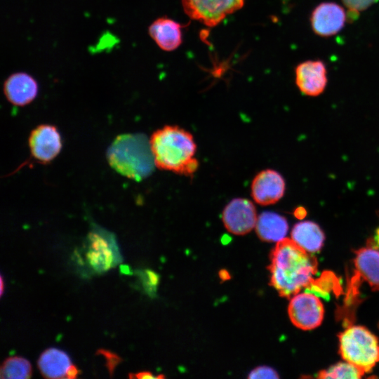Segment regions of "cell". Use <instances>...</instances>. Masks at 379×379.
Listing matches in <instances>:
<instances>
[{
  "mask_svg": "<svg viewBox=\"0 0 379 379\" xmlns=\"http://www.w3.org/2000/svg\"><path fill=\"white\" fill-rule=\"evenodd\" d=\"M79 374V370L78 368L75 365L71 364L66 373L65 378L74 379L77 378Z\"/></svg>",
  "mask_w": 379,
  "mask_h": 379,
  "instance_id": "26",
  "label": "cell"
},
{
  "mask_svg": "<svg viewBox=\"0 0 379 379\" xmlns=\"http://www.w3.org/2000/svg\"><path fill=\"white\" fill-rule=\"evenodd\" d=\"M4 279H3V277L1 276V295H3V293H4Z\"/></svg>",
  "mask_w": 379,
  "mask_h": 379,
  "instance_id": "28",
  "label": "cell"
},
{
  "mask_svg": "<svg viewBox=\"0 0 379 379\" xmlns=\"http://www.w3.org/2000/svg\"><path fill=\"white\" fill-rule=\"evenodd\" d=\"M295 74L298 88L306 95H319L326 88L327 70L321 60H306L300 63L295 69Z\"/></svg>",
  "mask_w": 379,
  "mask_h": 379,
  "instance_id": "13",
  "label": "cell"
},
{
  "mask_svg": "<svg viewBox=\"0 0 379 379\" xmlns=\"http://www.w3.org/2000/svg\"><path fill=\"white\" fill-rule=\"evenodd\" d=\"M248 378H279L277 373L272 368L262 366L253 369L248 376Z\"/></svg>",
  "mask_w": 379,
  "mask_h": 379,
  "instance_id": "23",
  "label": "cell"
},
{
  "mask_svg": "<svg viewBox=\"0 0 379 379\" xmlns=\"http://www.w3.org/2000/svg\"><path fill=\"white\" fill-rule=\"evenodd\" d=\"M222 219L228 232L236 235H244L255 227L258 218L255 207L251 201L237 198L225 206Z\"/></svg>",
  "mask_w": 379,
  "mask_h": 379,
  "instance_id": "9",
  "label": "cell"
},
{
  "mask_svg": "<svg viewBox=\"0 0 379 379\" xmlns=\"http://www.w3.org/2000/svg\"><path fill=\"white\" fill-rule=\"evenodd\" d=\"M285 181L277 171H262L256 175L251 184V196L261 206L275 204L284 195Z\"/></svg>",
  "mask_w": 379,
  "mask_h": 379,
  "instance_id": "11",
  "label": "cell"
},
{
  "mask_svg": "<svg viewBox=\"0 0 379 379\" xmlns=\"http://www.w3.org/2000/svg\"><path fill=\"white\" fill-rule=\"evenodd\" d=\"M28 141L32 158L43 164L53 161L62 147L60 133L51 124H41L34 128L29 134Z\"/></svg>",
  "mask_w": 379,
  "mask_h": 379,
  "instance_id": "8",
  "label": "cell"
},
{
  "mask_svg": "<svg viewBox=\"0 0 379 379\" xmlns=\"http://www.w3.org/2000/svg\"><path fill=\"white\" fill-rule=\"evenodd\" d=\"M32 375L30 363L20 357L7 358L1 365L0 375L2 379H27Z\"/></svg>",
  "mask_w": 379,
  "mask_h": 379,
  "instance_id": "19",
  "label": "cell"
},
{
  "mask_svg": "<svg viewBox=\"0 0 379 379\" xmlns=\"http://www.w3.org/2000/svg\"><path fill=\"white\" fill-rule=\"evenodd\" d=\"M107 159L114 170L136 181L149 175L155 165L149 140L142 133L117 136L107 149Z\"/></svg>",
  "mask_w": 379,
  "mask_h": 379,
  "instance_id": "3",
  "label": "cell"
},
{
  "mask_svg": "<svg viewBox=\"0 0 379 379\" xmlns=\"http://www.w3.org/2000/svg\"><path fill=\"white\" fill-rule=\"evenodd\" d=\"M343 359L362 371L370 372L379 362V340L366 328L350 326L338 336Z\"/></svg>",
  "mask_w": 379,
  "mask_h": 379,
  "instance_id": "4",
  "label": "cell"
},
{
  "mask_svg": "<svg viewBox=\"0 0 379 379\" xmlns=\"http://www.w3.org/2000/svg\"><path fill=\"white\" fill-rule=\"evenodd\" d=\"M128 377L130 378H138V379L164 378L163 375H154L152 373L149 372V371H141L136 373H130L128 375Z\"/></svg>",
  "mask_w": 379,
  "mask_h": 379,
  "instance_id": "25",
  "label": "cell"
},
{
  "mask_svg": "<svg viewBox=\"0 0 379 379\" xmlns=\"http://www.w3.org/2000/svg\"><path fill=\"white\" fill-rule=\"evenodd\" d=\"M305 213H306V211H305L303 208H299L296 211L295 215L297 217L301 216V218H302L304 217Z\"/></svg>",
  "mask_w": 379,
  "mask_h": 379,
  "instance_id": "27",
  "label": "cell"
},
{
  "mask_svg": "<svg viewBox=\"0 0 379 379\" xmlns=\"http://www.w3.org/2000/svg\"><path fill=\"white\" fill-rule=\"evenodd\" d=\"M288 229V222L284 217L269 211L262 213L255 225L258 237L267 242H278L284 239Z\"/></svg>",
  "mask_w": 379,
  "mask_h": 379,
  "instance_id": "17",
  "label": "cell"
},
{
  "mask_svg": "<svg viewBox=\"0 0 379 379\" xmlns=\"http://www.w3.org/2000/svg\"><path fill=\"white\" fill-rule=\"evenodd\" d=\"M342 1L348 10L349 17L354 19L360 12L368 8L378 0H342Z\"/></svg>",
  "mask_w": 379,
  "mask_h": 379,
  "instance_id": "21",
  "label": "cell"
},
{
  "mask_svg": "<svg viewBox=\"0 0 379 379\" xmlns=\"http://www.w3.org/2000/svg\"><path fill=\"white\" fill-rule=\"evenodd\" d=\"M97 354H100L105 358L107 368L112 375L116 366L121 362V359L115 353L106 350H99Z\"/></svg>",
  "mask_w": 379,
  "mask_h": 379,
  "instance_id": "24",
  "label": "cell"
},
{
  "mask_svg": "<svg viewBox=\"0 0 379 379\" xmlns=\"http://www.w3.org/2000/svg\"><path fill=\"white\" fill-rule=\"evenodd\" d=\"M86 260L96 272H104L114 267L121 259L112 234L95 227L88 235Z\"/></svg>",
  "mask_w": 379,
  "mask_h": 379,
  "instance_id": "6",
  "label": "cell"
},
{
  "mask_svg": "<svg viewBox=\"0 0 379 379\" xmlns=\"http://www.w3.org/2000/svg\"><path fill=\"white\" fill-rule=\"evenodd\" d=\"M182 25L166 17L154 20L148 27V33L163 51H173L182 43Z\"/></svg>",
  "mask_w": 379,
  "mask_h": 379,
  "instance_id": "14",
  "label": "cell"
},
{
  "mask_svg": "<svg viewBox=\"0 0 379 379\" xmlns=\"http://www.w3.org/2000/svg\"><path fill=\"white\" fill-rule=\"evenodd\" d=\"M270 259V285L287 298L307 288L317 271L316 258L290 239L277 242Z\"/></svg>",
  "mask_w": 379,
  "mask_h": 379,
  "instance_id": "1",
  "label": "cell"
},
{
  "mask_svg": "<svg viewBox=\"0 0 379 379\" xmlns=\"http://www.w3.org/2000/svg\"><path fill=\"white\" fill-rule=\"evenodd\" d=\"M3 91L8 101L16 106H25L36 98L39 93L37 81L25 72H16L4 81Z\"/></svg>",
  "mask_w": 379,
  "mask_h": 379,
  "instance_id": "12",
  "label": "cell"
},
{
  "mask_svg": "<svg viewBox=\"0 0 379 379\" xmlns=\"http://www.w3.org/2000/svg\"><path fill=\"white\" fill-rule=\"evenodd\" d=\"M376 240L378 241V242L379 243V230H378L377 232V239Z\"/></svg>",
  "mask_w": 379,
  "mask_h": 379,
  "instance_id": "29",
  "label": "cell"
},
{
  "mask_svg": "<svg viewBox=\"0 0 379 379\" xmlns=\"http://www.w3.org/2000/svg\"><path fill=\"white\" fill-rule=\"evenodd\" d=\"M347 20L345 9L334 2L319 4L312 12L310 23L314 32L323 37L338 34Z\"/></svg>",
  "mask_w": 379,
  "mask_h": 379,
  "instance_id": "10",
  "label": "cell"
},
{
  "mask_svg": "<svg viewBox=\"0 0 379 379\" xmlns=\"http://www.w3.org/2000/svg\"><path fill=\"white\" fill-rule=\"evenodd\" d=\"M364 373L352 364L345 361L331 366L319 373L320 378L331 379H357Z\"/></svg>",
  "mask_w": 379,
  "mask_h": 379,
  "instance_id": "20",
  "label": "cell"
},
{
  "mask_svg": "<svg viewBox=\"0 0 379 379\" xmlns=\"http://www.w3.org/2000/svg\"><path fill=\"white\" fill-rule=\"evenodd\" d=\"M291 238L305 251L312 253L321 248L325 237L318 225L311 221H303L294 225Z\"/></svg>",
  "mask_w": 379,
  "mask_h": 379,
  "instance_id": "18",
  "label": "cell"
},
{
  "mask_svg": "<svg viewBox=\"0 0 379 379\" xmlns=\"http://www.w3.org/2000/svg\"><path fill=\"white\" fill-rule=\"evenodd\" d=\"M71 364L67 354L54 347L44 350L38 360L40 372L46 378H65Z\"/></svg>",
  "mask_w": 379,
  "mask_h": 379,
  "instance_id": "16",
  "label": "cell"
},
{
  "mask_svg": "<svg viewBox=\"0 0 379 379\" xmlns=\"http://www.w3.org/2000/svg\"><path fill=\"white\" fill-rule=\"evenodd\" d=\"M149 142L159 168L187 176L197 171V145L188 131L177 126H165L153 133Z\"/></svg>",
  "mask_w": 379,
  "mask_h": 379,
  "instance_id": "2",
  "label": "cell"
},
{
  "mask_svg": "<svg viewBox=\"0 0 379 379\" xmlns=\"http://www.w3.org/2000/svg\"><path fill=\"white\" fill-rule=\"evenodd\" d=\"M354 266L362 278L374 290H379V249L368 246L356 251Z\"/></svg>",
  "mask_w": 379,
  "mask_h": 379,
  "instance_id": "15",
  "label": "cell"
},
{
  "mask_svg": "<svg viewBox=\"0 0 379 379\" xmlns=\"http://www.w3.org/2000/svg\"><path fill=\"white\" fill-rule=\"evenodd\" d=\"M142 278V284L145 289L149 293H152L155 291L156 286L158 283V276L156 273L151 270H145L139 273Z\"/></svg>",
  "mask_w": 379,
  "mask_h": 379,
  "instance_id": "22",
  "label": "cell"
},
{
  "mask_svg": "<svg viewBox=\"0 0 379 379\" xmlns=\"http://www.w3.org/2000/svg\"><path fill=\"white\" fill-rule=\"evenodd\" d=\"M185 14L210 27L241 9L245 0H181Z\"/></svg>",
  "mask_w": 379,
  "mask_h": 379,
  "instance_id": "5",
  "label": "cell"
},
{
  "mask_svg": "<svg viewBox=\"0 0 379 379\" xmlns=\"http://www.w3.org/2000/svg\"><path fill=\"white\" fill-rule=\"evenodd\" d=\"M288 312L291 322L296 327L311 330L321 324L324 310L322 302L314 293L305 292L293 296Z\"/></svg>",
  "mask_w": 379,
  "mask_h": 379,
  "instance_id": "7",
  "label": "cell"
}]
</instances>
